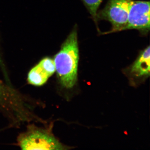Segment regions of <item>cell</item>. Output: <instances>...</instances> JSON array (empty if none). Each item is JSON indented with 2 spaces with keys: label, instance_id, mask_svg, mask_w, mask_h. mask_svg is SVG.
I'll return each mask as SVG.
<instances>
[{
  "label": "cell",
  "instance_id": "cell-1",
  "mask_svg": "<svg viewBox=\"0 0 150 150\" xmlns=\"http://www.w3.org/2000/svg\"><path fill=\"white\" fill-rule=\"evenodd\" d=\"M79 60L77 32L75 28L54 59L59 81L66 88H71L76 82Z\"/></svg>",
  "mask_w": 150,
  "mask_h": 150
},
{
  "label": "cell",
  "instance_id": "cell-2",
  "mask_svg": "<svg viewBox=\"0 0 150 150\" xmlns=\"http://www.w3.org/2000/svg\"><path fill=\"white\" fill-rule=\"evenodd\" d=\"M18 144L23 150H62L66 149L53 135L46 130L32 128L21 134Z\"/></svg>",
  "mask_w": 150,
  "mask_h": 150
},
{
  "label": "cell",
  "instance_id": "cell-3",
  "mask_svg": "<svg viewBox=\"0 0 150 150\" xmlns=\"http://www.w3.org/2000/svg\"><path fill=\"white\" fill-rule=\"evenodd\" d=\"M131 0H110L97 18L108 21L112 25L111 31L125 30L128 23Z\"/></svg>",
  "mask_w": 150,
  "mask_h": 150
},
{
  "label": "cell",
  "instance_id": "cell-4",
  "mask_svg": "<svg viewBox=\"0 0 150 150\" xmlns=\"http://www.w3.org/2000/svg\"><path fill=\"white\" fill-rule=\"evenodd\" d=\"M137 29L143 32L150 30V2L131 0L126 30Z\"/></svg>",
  "mask_w": 150,
  "mask_h": 150
},
{
  "label": "cell",
  "instance_id": "cell-5",
  "mask_svg": "<svg viewBox=\"0 0 150 150\" xmlns=\"http://www.w3.org/2000/svg\"><path fill=\"white\" fill-rule=\"evenodd\" d=\"M55 72L54 60L48 57L44 58L30 71L28 81L32 85L40 86L46 83Z\"/></svg>",
  "mask_w": 150,
  "mask_h": 150
},
{
  "label": "cell",
  "instance_id": "cell-6",
  "mask_svg": "<svg viewBox=\"0 0 150 150\" xmlns=\"http://www.w3.org/2000/svg\"><path fill=\"white\" fill-rule=\"evenodd\" d=\"M21 97L9 86L0 80V108L7 111L17 110L21 102Z\"/></svg>",
  "mask_w": 150,
  "mask_h": 150
},
{
  "label": "cell",
  "instance_id": "cell-7",
  "mask_svg": "<svg viewBox=\"0 0 150 150\" xmlns=\"http://www.w3.org/2000/svg\"><path fill=\"white\" fill-rule=\"evenodd\" d=\"M150 47L148 46L140 53L131 67V71L137 77L149 76Z\"/></svg>",
  "mask_w": 150,
  "mask_h": 150
},
{
  "label": "cell",
  "instance_id": "cell-8",
  "mask_svg": "<svg viewBox=\"0 0 150 150\" xmlns=\"http://www.w3.org/2000/svg\"><path fill=\"white\" fill-rule=\"evenodd\" d=\"M103 0H82L95 21H97V11Z\"/></svg>",
  "mask_w": 150,
  "mask_h": 150
}]
</instances>
